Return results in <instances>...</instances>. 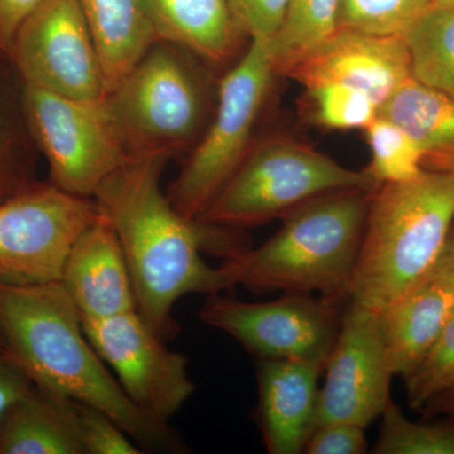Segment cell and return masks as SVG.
Listing matches in <instances>:
<instances>
[{"instance_id":"cell-14","label":"cell","mask_w":454,"mask_h":454,"mask_svg":"<svg viewBox=\"0 0 454 454\" xmlns=\"http://www.w3.org/2000/svg\"><path fill=\"white\" fill-rule=\"evenodd\" d=\"M286 74L303 86L328 82L360 90L375 101L379 109L413 77L404 37L345 28H337Z\"/></svg>"},{"instance_id":"cell-20","label":"cell","mask_w":454,"mask_h":454,"mask_svg":"<svg viewBox=\"0 0 454 454\" xmlns=\"http://www.w3.org/2000/svg\"><path fill=\"white\" fill-rule=\"evenodd\" d=\"M411 137L424 168L454 173V101L411 77L379 109Z\"/></svg>"},{"instance_id":"cell-11","label":"cell","mask_w":454,"mask_h":454,"mask_svg":"<svg viewBox=\"0 0 454 454\" xmlns=\"http://www.w3.org/2000/svg\"><path fill=\"white\" fill-rule=\"evenodd\" d=\"M9 64L20 82L59 97H106L97 43L77 0H41L13 42Z\"/></svg>"},{"instance_id":"cell-16","label":"cell","mask_w":454,"mask_h":454,"mask_svg":"<svg viewBox=\"0 0 454 454\" xmlns=\"http://www.w3.org/2000/svg\"><path fill=\"white\" fill-rule=\"evenodd\" d=\"M325 365L301 360H259L258 420L270 454L304 452L315 429L318 379Z\"/></svg>"},{"instance_id":"cell-8","label":"cell","mask_w":454,"mask_h":454,"mask_svg":"<svg viewBox=\"0 0 454 454\" xmlns=\"http://www.w3.org/2000/svg\"><path fill=\"white\" fill-rule=\"evenodd\" d=\"M22 107L33 142L49 164V182L66 192L92 199L129 160L106 97L80 100L22 83Z\"/></svg>"},{"instance_id":"cell-31","label":"cell","mask_w":454,"mask_h":454,"mask_svg":"<svg viewBox=\"0 0 454 454\" xmlns=\"http://www.w3.org/2000/svg\"><path fill=\"white\" fill-rule=\"evenodd\" d=\"M291 0H229L241 35L252 41L270 42L282 26Z\"/></svg>"},{"instance_id":"cell-1","label":"cell","mask_w":454,"mask_h":454,"mask_svg":"<svg viewBox=\"0 0 454 454\" xmlns=\"http://www.w3.org/2000/svg\"><path fill=\"white\" fill-rule=\"evenodd\" d=\"M169 158H131L98 188L92 199L115 229L129 265L139 315L160 339L179 327L173 309L192 293L230 289L223 269L202 259L203 250L225 259L243 252L229 232L184 216L160 190Z\"/></svg>"},{"instance_id":"cell-27","label":"cell","mask_w":454,"mask_h":454,"mask_svg":"<svg viewBox=\"0 0 454 454\" xmlns=\"http://www.w3.org/2000/svg\"><path fill=\"white\" fill-rule=\"evenodd\" d=\"M434 0H340L339 28L376 35H402Z\"/></svg>"},{"instance_id":"cell-2","label":"cell","mask_w":454,"mask_h":454,"mask_svg":"<svg viewBox=\"0 0 454 454\" xmlns=\"http://www.w3.org/2000/svg\"><path fill=\"white\" fill-rule=\"evenodd\" d=\"M0 328L9 356L35 387L109 415L143 452L186 450L168 423L134 404L83 331L82 318L61 283H0Z\"/></svg>"},{"instance_id":"cell-18","label":"cell","mask_w":454,"mask_h":454,"mask_svg":"<svg viewBox=\"0 0 454 454\" xmlns=\"http://www.w3.org/2000/svg\"><path fill=\"white\" fill-rule=\"evenodd\" d=\"M155 41L169 42L210 64L231 59L241 33L229 0H143Z\"/></svg>"},{"instance_id":"cell-32","label":"cell","mask_w":454,"mask_h":454,"mask_svg":"<svg viewBox=\"0 0 454 454\" xmlns=\"http://www.w3.org/2000/svg\"><path fill=\"white\" fill-rule=\"evenodd\" d=\"M367 452L365 427L330 423L317 427L304 447L309 454H363Z\"/></svg>"},{"instance_id":"cell-4","label":"cell","mask_w":454,"mask_h":454,"mask_svg":"<svg viewBox=\"0 0 454 454\" xmlns=\"http://www.w3.org/2000/svg\"><path fill=\"white\" fill-rule=\"evenodd\" d=\"M454 221V173L426 170L372 192L348 289L351 303L375 310L429 276Z\"/></svg>"},{"instance_id":"cell-33","label":"cell","mask_w":454,"mask_h":454,"mask_svg":"<svg viewBox=\"0 0 454 454\" xmlns=\"http://www.w3.org/2000/svg\"><path fill=\"white\" fill-rule=\"evenodd\" d=\"M35 385L8 352L0 349V424L18 400L26 396Z\"/></svg>"},{"instance_id":"cell-30","label":"cell","mask_w":454,"mask_h":454,"mask_svg":"<svg viewBox=\"0 0 454 454\" xmlns=\"http://www.w3.org/2000/svg\"><path fill=\"white\" fill-rule=\"evenodd\" d=\"M85 454H142V448L109 415L77 402Z\"/></svg>"},{"instance_id":"cell-38","label":"cell","mask_w":454,"mask_h":454,"mask_svg":"<svg viewBox=\"0 0 454 454\" xmlns=\"http://www.w3.org/2000/svg\"><path fill=\"white\" fill-rule=\"evenodd\" d=\"M437 5H454V0H434Z\"/></svg>"},{"instance_id":"cell-10","label":"cell","mask_w":454,"mask_h":454,"mask_svg":"<svg viewBox=\"0 0 454 454\" xmlns=\"http://www.w3.org/2000/svg\"><path fill=\"white\" fill-rule=\"evenodd\" d=\"M339 304L336 298H316L310 293H286L264 303L216 293L203 303L200 318L259 360L312 361L325 366L340 331Z\"/></svg>"},{"instance_id":"cell-37","label":"cell","mask_w":454,"mask_h":454,"mask_svg":"<svg viewBox=\"0 0 454 454\" xmlns=\"http://www.w3.org/2000/svg\"><path fill=\"white\" fill-rule=\"evenodd\" d=\"M0 349L7 351V343H5L4 334H3L2 328H0Z\"/></svg>"},{"instance_id":"cell-28","label":"cell","mask_w":454,"mask_h":454,"mask_svg":"<svg viewBox=\"0 0 454 454\" xmlns=\"http://www.w3.org/2000/svg\"><path fill=\"white\" fill-rule=\"evenodd\" d=\"M378 454H454V424H423L409 420L391 402L381 415Z\"/></svg>"},{"instance_id":"cell-24","label":"cell","mask_w":454,"mask_h":454,"mask_svg":"<svg viewBox=\"0 0 454 454\" xmlns=\"http://www.w3.org/2000/svg\"><path fill=\"white\" fill-rule=\"evenodd\" d=\"M340 0H291L282 26L269 42L276 74L289 70L339 28Z\"/></svg>"},{"instance_id":"cell-34","label":"cell","mask_w":454,"mask_h":454,"mask_svg":"<svg viewBox=\"0 0 454 454\" xmlns=\"http://www.w3.org/2000/svg\"><path fill=\"white\" fill-rule=\"evenodd\" d=\"M41 0H0V59L9 62L14 38Z\"/></svg>"},{"instance_id":"cell-26","label":"cell","mask_w":454,"mask_h":454,"mask_svg":"<svg viewBox=\"0 0 454 454\" xmlns=\"http://www.w3.org/2000/svg\"><path fill=\"white\" fill-rule=\"evenodd\" d=\"M309 121L330 130L366 129L379 115V106L365 92L337 82L304 86Z\"/></svg>"},{"instance_id":"cell-29","label":"cell","mask_w":454,"mask_h":454,"mask_svg":"<svg viewBox=\"0 0 454 454\" xmlns=\"http://www.w3.org/2000/svg\"><path fill=\"white\" fill-rule=\"evenodd\" d=\"M405 381L409 404L418 411L433 397L454 387V312L427 356Z\"/></svg>"},{"instance_id":"cell-15","label":"cell","mask_w":454,"mask_h":454,"mask_svg":"<svg viewBox=\"0 0 454 454\" xmlns=\"http://www.w3.org/2000/svg\"><path fill=\"white\" fill-rule=\"evenodd\" d=\"M59 283L82 321L138 310L133 278L121 240L101 212L71 247Z\"/></svg>"},{"instance_id":"cell-25","label":"cell","mask_w":454,"mask_h":454,"mask_svg":"<svg viewBox=\"0 0 454 454\" xmlns=\"http://www.w3.org/2000/svg\"><path fill=\"white\" fill-rule=\"evenodd\" d=\"M365 133L372 152L366 172L379 186L411 181L426 172L422 152L393 121L378 115Z\"/></svg>"},{"instance_id":"cell-5","label":"cell","mask_w":454,"mask_h":454,"mask_svg":"<svg viewBox=\"0 0 454 454\" xmlns=\"http://www.w3.org/2000/svg\"><path fill=\"white\" fill-rule=\"evenodd\" d=\"M187 52L155 41L106 95L129 160L191 152L207 128V89Z\"/></svg>"},{"instance_id":"cell-6","label":"cell","mask_w":454,"mask_h":454,"mask_svg":"<svg viewBox=\"0 0 454 454\" xmlns=\"http://www.w3.org/2000/svg\"><path fill=\"white\" fill-rule=\"evenodd\" d=\"M378 187L366 169L345 168L288 137H269L254 143L199 221L220 227L258 226L331 191Z\"/></svg>"},{"instance_id":"cell-13","label":"cell","mask_w":454,"mask_h":454,"mask_svg":"<svg viewBox=\"0 0 454 454\" xmlns=\"http://www.w3.org/2000/svg\"><path fill=\"white\" fill-rule=\"evenodd\" d=\"M325 370L315 429L330 423H354L366 428L381 418L393 402L394 373L382 348L378 310L349 304Z\"/></svg>"},{"instance_id":"cell-22","label":"cell","mask_w":454,"mask_h":454,"mask_svg":"<svg viewBox=\"0 0 454 454\" xmlns=\"http://www.w3.org/2000/svg\"><path fill=\"white\" fill-rule=\"evenodd\" d=\"M404 38L414 79L454 101V5H432Z\"/></svg>"},{"instance_id":"cell-23","label":"cell","mask_w":454,"mask_h":454,"mask_svg":"<svg viewBox=\"0 0 454 454\" xmlns=\"http://www.w3.org/2000/svg\"><path fill=\"white\" fill-rule=\"evenodd\" d=\"M0 59V202L38 182L35 152L22 107V88L13 92Z\"/></svg>"},{"instance_id":"cell-36","label":"cell","mask_w":454,"mask_h":454,"mask_svg":"<svg viewBox=\"0 0 454 454\" xmlns=\"http://www.w3.org/2000/svg\"><path fill=\"white\" fill-rule=\"evenodd\" d=\"M423 411L428 414H452L454 415V387L433 397L423 406Z\"/></svg>"},{"instance_id":"cell-7","label":"cell","mask_w":454,"mask_h":454,"mask_svg":"<svg viewBox=\"0 0 454 454\" xmlns=\"http://www.w3.org/2000/svg\"><path fill=\"white\" fill-rule=\"evenodd\" d=\"M274 74L269 42L255 40L221 80L212 119L166 192L184 216L199 220L243 163Z\"/></svg>"},{"instance_id":"cell-19","label":"cell","mask_w":454,"mask_h":454,"mask_svg":"<svg viewBox=\"0 0 454 454\" xmlns=\"http://www.w3.org/2000/svg\"><path fill=\"white\" fill-rule=\"evenodd\" d=\"M0 454H85L77 402L33 387L0 424Z\"/></svg>"},{"instance_id":"cell-21","label":"cell","mask_w":454,"mask_h":454,"mask_svg":"<svg viewBox=\"0 0 454 454\" xmlns=\"http://www.w3.org/2000/svg\"><path fill=\"white\" fill-rule=\"evenodd\" d=\"M97 43L106 95L155 42L143 0H77Z\"/></svg>"},{"instance_id":"cell-17","label":"cell","mask_w":454,"mask_h":454,"mask_svg":"<svg viewBox=\"0 0 454 454\" xmlns=\"http://www.w3.org/2000/svg\"><path fill=\"white\" fill-rule=\"evenodd\" d=\"M382 348L394 375L417 369L454 312V292L427 277L378 310Z\"/></svg>"},{"instance_id":"cell-35","label":"cell","mask_w":454,"mask_h":454,"mask_svg":"<svg viewBox=\"0 0 454 454\" xmlns=\"http://www.w3.org/2000/svg\"><path fill=\"white\" fill-rule=\"evenodd\" d=\"M428 277L454 292V221L443 250Z\"/></svg>"},{"instance_id":"cell-3","label":"cell","mask_w":454,"mask_h":454,"mask_svg":"<svg viewBox=\"0 0 454 454\" xmlns=\"http://www.w3.org/2000/svg\"><path fill=\"white\" fill-rule=\"evenodd\" d=\"M375 190L331 191L286 212L268 241L225 259L221 269L230 288L348 298Z\"/></svg>"},{"instance_id":"cell-12","label":"cell","mask_w":454,"mask_h":454,"mask_svg":"<svg viewBox=\"0 0 454 454\" xmlns=\"http://www.w3.org/2000/svg\"><path fill=\"white\" fill-rule=\"evenodd\" d=\"M82 325L131 402L158 422L169 424L196 390L187 358L170 351L138 310L82 321Z\"/></svg>"},{"instance_id":"cell-9","label":"cell","mask_w":454,"mask_h":454,"mask_svg":"<svg viewBox=\"0 0 454 454\" xmlns=\"http://www.w3.org/2000/svg\"><path fill=\"white\" fill-rule=\"evenodd\" d=\"M94 199L35 182L0 202V283L59 282L76 239L98 216Z\"/></svg>"}]
</instances>
